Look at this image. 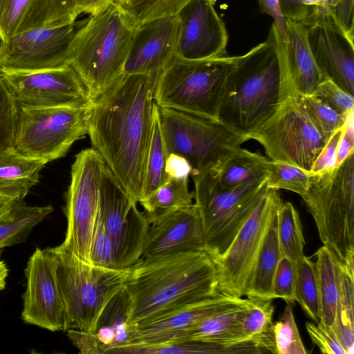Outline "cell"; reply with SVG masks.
<instances>
[{
    "instance_id": "obj_1",
    "label": "cell",
    "mask_w": 354,
    "mask_h": 354,
    "mask_svg": "<svg viewBox=\"0 0 354 354\" xmlns=\"http://www.w3.org/2000/svg\"><path fill=\"white\" fill-rule=\"evenodd\" d=\"M158 75L122 73L89 109L92 148L136 203L142 194Z\"/></svg>"
},
{
    "instance_id": "obj_2",
    "label": "cell",
    "mask_w": 354,
    "mask_h": 354,
    "mask_svg": "<svg viewBox=\"0 0 354 354\" xmlns=\"http://www.w3.org/2000/svg\"><path fill=\"white\" fill-rule=\"evenodd\" d=\"M283 41L273 22L264 41L235 56L227 75L217 120L245 139L297 95Z\"/></svg>"
},
{
    "instance_id": "obj_3",
    "label": "cell",
    "mask_w": 354,
    "mask_h": 354,
    "mask_svg": "<svg viewBox=\"0 0 354 354\" xmlns=\"http://www.w3.org/2000/svg\"><path fill=\"white\" fill-rule=\"evenodd\" d=\"M124 287L131 326L220 292L216 266L204 250L141 257L129 268Z\"/></svg>"
},
{
    "instance_id": "obj_4",
    "label": "cell",
    "mask_w": 354,
    "mask_h": 354,
    "mask_svg": "<svg viewBox=\"0 0 354 354\" xmlns=\"http://www.w3.org/2000/svg\"><path fill=\"white\" fill-rule=\"evenodd\" d=\"M133 30L113 1L86 18L77 31L70 46L68 66L92 100L122 75Z\"/></svg>"
},
{
    "instance_id": "obj_5",
    "label": "cell",
    "mask_w": 354,
    "mask_h": 354,
    "mask_svg": "<svg viewBox=\"0 0 354 354\" xmlns=\"http://www.w3.org/2000/svg\"><path fill=\"white\" fill-rule=\"evenodd\" d=\"M324 245L342 263L354 266V157L318 174H311L302 198Z\"/></svg>"
},
{
    "instance_id": "obj_6",
    "label": "cell",
    "mask_w": 354,
    "mask_h": 354,
    "mask_svg": "<svg viewBox=\"0 0 354 354\" xmlns=\"http://www.w3.org/2000/svg\"><path fill=\"white\" fill-rule=\"evenodd\" d=\"M234 57L188 60L175 55L159 74L153 91L158 106L217 120Z\"/></svg>"
},
{
    "instance_id": "obj_7",
    "label": "cell",
    "mask_w": 354,
    "mask_h": 354,
    "mask_svg": "<svg viewBox=\"0 0 354 354\" xmlns=\"http://www.w3.org/2000/svg\"><path fill=\"white\" fill-rule=\"evenodd\" d=\"M70 328L93 332L111 298L124 286L127 269L99 267L58 245L50 248Z\"/></svg>"
},
{
    "instance_id": "obj_8",
    "label": "cell",
    "mask_w": 354,
    "mask_h": 354,
    "mask_svg": "<svg viewBox=\"0 0 354 354\" xmlns=\"http://www.w3.org/2000/svg\"><path fill=\"white\" fill-rule=\"evenodd\" d=\"M158 109L168 155L187 160L192 174L209 170L247 141L218 120L165 107Z\"/></svg>"
},
{
    "instance_id": "obj_9",
    "label": "cell",
    "mask_w": 354,
    "mask_h": 354,
    "mask_svg": "<svg viewBox=\"0 0 354 354\" xmlns=\"http://www.w3.org/2000/svg\"><path fill=\"white\" fill-rule=\"evenodd\" d=\"M90 106H19L14 147L47 163L64 157L77 140L88 134Z\"/></svg>"
},
{
    "instance_id": "obj_10",
    "label": "cell",
    "mask_w": 354,
    "mask_h": 354,
    "mask_svg": "<svg viewBox=\"0 0 354 354\" xmlns=\"http://www.w3.org/2000/svg\"><path fill=\"white\" fill-rule=\"evenodd\" d=\"M191 177L194 204L203 223L204 250L214 259L226 250L268 190L266 178L233 189L217 190Z\"/></svg>"
},
{
    "instance_id": "obj_11",
    "label": "cell",
    "mask_w": 354,
    "mask_h": 354,
    "mask_svg": "<svg viewBox=\"0 0 354 354\" xmlns=\"http://www.w3.org/2000/svg\"><path fill=\"white\" fill-rule=\"evenodd\" d=\"M246 140L258 142L271 160L308 172L326 144L297 95L288 99L272 118L248 135Z\"/></svg>"
},
{
    "instance_id": "obj_12",
    "label": "cell",
    "mask_w": 354,
    "mask_h": 354,
    "mask_svg": "<svg viewBox=\"0 0 354 354\" xmlns=\"http://www.w3.org/2000/svg\"><path fill=\"white\" fill-rule=\"evenodd\" d=\"M105 167L103 158L93 148L82 150L76 154L71 166V181L66 193L67 228L59 245L87 262Z\"/></svg>"
},
{
    "instance_id": "obj_13",
    "label": "cell",
    "mask_w": 354,
    "mask_h": 354,
    "mask_svg": "<svg viewBox=\"0 0 354 354\" xmlns=\"http://www.w3.org/2000/svg\"><path fill=\"white\" fill-rule=\"evenodd\" d=\"M281 201L278 190L268 189L226 250L212 259L220 292L245 296L268 225Z\"/></svg>"
},
{
    "instance_id": "obj_14",
    "label": "cell",
    "mask_w": 354,
    "mask_h": 354,
    "mask_svg": "<svg viewBox=\"0 0 354 354\" xmlns=\"http://www.w3.org/2000/svg\"><path fill=\"white\" fill-rule=\"evenodd\" d=\"M137 203L106 165L100 187L99 213L113 245L117 269L132 267L142 256L149 223Z\"/></svg>"
},
{
    "instance_id": "obj_15",
    "label": "cell",
    "mask_w": 354,
    "mask_h": 354,
    "mask_svg": "<svg viewBox=\"0 0 354 354\" xmlns=\"http://www.w3.org/2000/svg\"><path fill=\"white\" fill-rule=\"evenodd\" d=\"M299 23L322 74L354 96V35L344 30L336 9L312 7L309 16Z\"/></svg>"
},
{
    "instance_id": "obj_16",
    "label": "cell",
    "mask_w": 354,
    "mask_h": 354,
    "mask_svg": "<svg viewBox=\"0 0 354 354\" xmlns=\"http://www.w3.org/2000/svg\"><path fill=\"white\" fill-rule=\"evenodd\" d=\"M0 75L21 106L80 107L92 102L85 86L68 65L34 71L0 68Z\"/></svg>"
},
{
    "instance_id": "obj_17",
    "label": "cell",
    "mask_w": 354,
    "mask_h": 354,
    "mask_svg": "<svg viewBox=\"0 0 354 354\" xmlns=\"http://www.w3.org/2000/svg\"><path fill=\"white\" fill-rule=\"evenodd\" d=\"M85 21L33 29L0 40V68L34 71L68 65L71 42Z\"/></svg>"
},
{
    "instance_id": "obj_18",
    "label": "cell",
    "mask_w": 354,
    "mask_h": 354,
    "mask_svg": "<svg viewBox=\"0 0 354 354\" xmlns=\"http://www.w3.org/2000/svg\"><path fill=\"white\" fill-rule=\"evenodd\" d=\"M21 317L25 323L52 332H66L69 320L50 248H37L26 269Z\"/></svg>"
},
{
    "instance_id": "obj_19",
    "label": "cell",
    "mask_w": 354,
    "mask_h": 354,
    "mask_svg": "<svg viewBox=\"0 0 354 354\" xmlns=\"http://www.w3.org/2000/svg\"><path fill=\"white\" fill-rule=\"evenodd\" d=\"M216 1L191 0L177 14L176 56L188 60L225 56L228 34L214 8Z\"/></svg>"
},
{
    "instance_id": "obj_20",
    "label": "cell",
    "mask_w": 354,
    "mask_h": 354,
    "mask_svg": "<svg viewBox=\"0 0 354 354\" xmlns=\"http://www.w3.org/2000/svg\"><path fill=\"white\" fill-rule=\"evenodd\" d=\"M204 248L203 223L199 210L193 203L150 223L141 257L202 251Z\"/></svg>"
},
{
    "instance_id": "obj_21",
    "label": "cell",
    "mask_w": 354,
    "mask_h": 354,
    "mask_svg": "<svg viewBox=\"0 0 354 354\" xmlns=\"http://www.w3.org/2000/svg\"><path fill=\"white\" fill-rule=\"evenodd\" d=\"M248 301V299L219 292L133 326L129 344L158 343L172 339L205 319L242 306Z\"/></svg>"
},
{
    "instance_id": "obj_22",
    "label": "cell",
    "mask_w": 354,
    "mask_h": 354,
    "mask_svg": "<svg viewBox=\"0 0 354 354\" xmlns=\"http://www.w3.org/2000/svg\"><path fill=\"white\" fill-rule=\"evenodd\" d=\"M178 27L174 16L135 28L123 73L159 75L176 55Z\"/></svg>"
},
{
    "instance_id": "obj_23",
    "label": "cell",
    "mask_w": 354,
    "mask_h": 354,
    "mask_svg": "<svg viewBox=\"0 0 354 354\" xmlns=\"http://www.w3.org/2000/svg\"><path fill=\"white\" fill-rule=\"evenodd\" d=\"M79 15L76 0H0V40L72 24Z\"/></svg>"
},
{
    "instance_id": "obj_24",
    "label": "cell",
    "mask_w": 354,
    "mask_h": 354,
    "mask_svg": "<svg viewBox=\"0 0 354 354\" xmlns=\"http://www.w3.org/2000/svg\"><path fill=\"white\" fill-rule=\"evenodd\" d=\"M268 161L261 154L240 147L209 170L190 176L212 189L227 190L266 178Z\"/></svg>"
},
{
    "instance_id": "obj_25",
    "label": "cell",
    "mask_w": 354,
    "mask_h": 354,
    "mask_svg": "<svg viewBox=\"0 0 354 354\" xmlns=\"http://www.w3.org/2000/svg\"><path fill=\"white\" fill-rule=\"evenodd\" d=\"M287 41H283L287 64L296 94L312 95L317 86L326 79L318 68L310 51L302 24L284 19Z\"/></svg>"
},
{
    "instance_id": "obj_26",
    "label": "cell",
    "mask_w": 354,
    "mask_h": 354,
    "mask_svg": "<svg viewBox=\"0 0 354 354\" xmlns=\"http://www.w3.org/2000/svg\"><path fill=\"white\" fill-rule=\"evenodd\" d=\"M47 162L26 156L15 147L0 151V197L23 201L39 179Z\"/></svg>"
},
{
    "instance_id": "obj_27",
    "label": "cell",
    "mask_w": 354,
    "mask_h": 354,
    "mask_svg": "<svg viewBox=\"0 0 354 354\" xmlns=\"http://www.w3.org/2000/svg\"><path fill=\"white\" fill-rule=\"evenodd\" d=\"M131 301L124 285L108 301L95 327L102 354L129 344Z\"/></svg>"
},
{
    "instance_id": "obj_28",
    "label": "cell",
    "mask_w": 354,
    "mask_h": 354,
    "mask_svg": "<svg viewBox=\"0 0 354 354\" xmlns=\"http://www.w3.org/2000/svg\"><path fill=\"white\" fill-rule=\"evenodd\" d=\"M281 257L277 235V209L271 217L256 258L245 295L247 299H273L272 279Z\"/></svg>"
},
{
    "instance_id": "obj_29",
    "label": "cell",
    "mask_w": 354,
    "mask_h": 354,
    "mask_svg": "<svg viewBox=\"0 0 354 354\" xmlns=\"http://www.w3.org/2000/svg\"><path fill=\"white\" fill-rule=\"evenodd\" d=\"M315 254L320 301L319 322L332 327L339 293L342 263L330 249L324 245Z\"/></svg>"
},
{
    "instance_id": "obj_30",
    "label": "cell",
    "mask_w": 354,
    "mask_h": 354,
    "mask_svg": "<svg viewBox=\"0 0 354 354\" xmlns=\"http://www.w3.org/2000/svg\"><path fill=\"white\" fill-rule=\"evenodd\" d=\"M194 199V192L189 189V177H169L162 185L138 203L150 224L165 214L192 205Z\"/></svg>"
},
{
    "instance_id": "obj_31",
    "label": "cell",
    "mask_w": 354,
    "mask_h": 354,
    "mask_svg": "<svg viewBox=\"0 0 354 354\" xmlns=\"http://www.w3.org/2000/svg\"><path fill=\"white\" fill-rule=\"evenodd\" d=\"M53 211L51 205L30 206L16 201L11 210L0 217V252L24 242L33 230Z\"/></svg>"
},
{
    "instance_id": "obj_32",
    "label": "cell",
    "mask_w": 354,
    "mask_h": 354,
    "mask_svg": "<svg viewBox=\"0 0 354 354\" xmlns=\"http://www.w3.org/2000/svg\"><path fill=\"white\" fill-rule=\"evenodd\" d=\"M229 344L170 339L158 343H134L109 351L106 354H223L232 353Z\"/></svg>"
},
{
    "instance_id": "obj_33",
    "label": "cell",
    "mask_w": 354,
    "mask_h": 354,
    "mask_svg": "<svg viewBox=\"0 0 354 354\" xmlns=\"http://www.w3.org/2000/svg\"><path fill=\"white\" fill-rule=\"evenodd\" d=\"M332 328L346 354L354 347V266L342 263L339 293Z\"/></svg>"
},
{
    "instance_id": "obj_34",
    "label": "cell",
    "mask_w": 354,
    "mask_h": 354,
    "mask_svg": "<svg viewBox=\"0 0 354 354\" xmlns=\"http://www.w3.org/2000/svg\"><path fill=\"white\" fill-rule=\"evenodd\" d=\"M274 311L272 299L253 300L239 322L221 343L236 344L263 339L272 323Z\"/></svg>"
},
{
    "instance_id": "obj_35",
    "label": "cell",
    "mask_w": 354,
    "mask_h": 354,
    "mask_svg": "<svg viewBox=\"0 0 354 354\" xmlns=\"http://www.w3.org/2000/svg\"><path fill=\"white\" fill-rule=\"evenodd\" d=\"M167 156L160 126L158 106L155 102L152 131L147 155L142 194L140 199L151 194L167 180L165 171Z\"/></svg>"
},
{
    "instance_id": "obj_36",
    "label": "cell",
    "mask_w": 354,
    "mask_h": 354,
    "mask_svg": "<svg viewBox=\"0 0 354 354\" xmlns=\"http://www.w3.org/2000/svg\"><path fill=\"white\" fill-rule=\"evenodd\" d=\"M277 235L281 256L295 264L305 255L302 224L297 209L290 202H283L277 209Z\"/></svg>"
},
{
    "instance_id": "obj_37",
    "label": "cell",
    "mask_w": 354,
    "mask_h": 354,
    "mask_svg": "<svg viewBox=\"0 0 354 354\" xmlns=\"http://www.w3.org/2000/svg\"><path fill=\"white\" fill-rule=\"evenodd\" d=\"M253 300L243 305L209 317L172 339H186L221 343L242 317Z\"/></svg>"
},
{
    "instance_id": "obj_38",
    "label": "cell",
    "mask_w": 354,
    "mask_h": 354,
    "mask_svg": "<svg viewBox=\"0 0 354 354\" xmlns=\"http://www.w3.org/2000/svg\"><path fill=\"white\" fill-rule=\"evenodd\" d=\"M191 0H115L135 28L155 19L176 16Z\"/></svg>"
},
{
    "instance_id": "obj_39",
    "label": "cell",
    "mask_w": 354,
    "mask_h": 354,
    "mask_svg": "<svg viewBox=\"0 0 354 354\" xmlns=\"http://www.w3.org/2000/svg\"><path fill=\"white\" fill-rule=\"evenodd\" d=\"M295 297L307 316L318 322L320 301L317 270L315 261L306 256L296 263Z\"/></svg>"
},
{
    "instance_id": "obj_40",
    "label": "cell",
    "mask_w": 354,
    "mask_h": 354,
    "mask_svg": "<svg viewBox=\"0 0 354 354\" xmlns=\"http://www.w3.org/2000/svg\"><path fill=\"white\" fill-rule=\"evenodd\" d=\"M271 353L306 354L291 306L288 304L279 319L268 332Z\"/></svg>"
},
{
    "instance_id": "obj_41",
    "label": "cell",
    "mask_w": 354,
    "mask_h": 354,
    "mask_svg": "<svg viewBox=\"0 0 354 354\" xmlns=\"http://www.w3.org/2000/svg\"><path fill=\"white\" fill-rule=\"evenodd\" d=\"M310 177L311 173L294 165L271 160L267 162L268 189L290 191L303 198L308 191Z\"/></svg>"
},
{
    "instance_id": "obj_42",
    "label": "cell",
    "mask_w": 354,
    "mask_h": 354,
    "mask_svg": "<svg viewBox=\"0 0 354 354\" xmlns=\"http://www.w3.org/2000/svg\"><path fill=\"white\" fill-rule=\"evenodd\" d=\"M299 98L310 120L326 142L344 126L349 115L339 114L313 95L299 96Z\"/></svg>"
},
{
    "instance_id": "obj_43",
    "label": "cell",
    "mask_w": 354,
    "mask_h": 354,
    "mask_svg": "<svg viewBox=\"0 0 354 354\" xmlns=\"http://www.w3.org/2000/svg\"><path fill=\"white\" fill-rule=\"evenodd\" d=\"M19 106L0 75V151L14 147Z\"/></svg>"
},
{
    "instance_id": "obj_44",
    "label": "cell",
    "mask_w": 354,
    "mask_h": 354,
    "mask_svg": "<svg viewBox=\"0 0 354 354\" xmlns=\"http://www.w3.org/2000/svg\"><path fill=\"white\" fill-rule=\"evenodd\" d=\"M89 262L99 267L117 269L113 245L104 225L99 209L91 243Z\"/></svg>"
},
{
    "instance_id": "obj_45",
    "label": "cell",
    "mask_w": 354,
    "mask_h": 354,
    "mask_svg": "<svg viewBox=\"0 0 354 354\" xmlns=\"http://www.w3.org/2000/svg\"><path fill=\"white\" fill-rule=\"evenodd\" d=\"M295 283L296 264L281 256L272 279V299H281L289 304L296 301Z\"/></svg>"
},
{
    "instance_id": "obj_46",
    "label": "cell",
    "mask_w": 354,
    "mask_h": 354,
    "mask_svg": "<svg viewBox=\"0 0 354 354\" xmlns=\"http://www.w3.org/2000/svg\"><path fill=\"white\" fill-rule=\"evenodd\" d=\"M312 95L342 115L347 117L353 111V96L329 79L320 82Z\"/></svg>"
},
{
    "instance_id": "obj_47",
    "label": "cell",
    "mask_w": 354,
    "mask_h": 354,
    "mask_svg": "<svg viewBox=\"0 0 354 354\" xmlns=\"http://www.w3.org/2000/svg\"><path fill=\"white\" fill-rule=\"evenodd\" d=\"M306 328L313 343L322 353L346 354V351L332 327L324 325L320 322H306Z\"/></svg>"
},
{
    "instance_id": "obj_48",
    "label": "cell",
    "mask_w": 354,
    "mask_h": 354,
    "mask_svg": "<svg viewBox=\"0 0 354 354\" xmlns=\"http://www.w3.org/2000/svg\"><path fill=\"white\" fill-rule=\"evenodd\" d=\"M342 133V127L337 129L326 142L310 173H321L335 166L337 146Z\"/></svg>"
},
{
    "instance_id": "obj_49",
    "label": "cell",
    "mask_w": 354,
    "mask_h": 354,
    "mask_svg": "<svg viewBox=\"0 0 354 354\" xmlns=\"http://www.w3.org/2000/svg\"><path fill=\"white\" fill-rule=\"evenodd\" d=\"M67 335L82 354H102L100 345L95 333L91 331L69 328Z\"/></svg>"
},
{
    "instance_id": "obj_50",
    "label": "cell",
    "mask_w": 354,
    "mask_h": 354,
    "mask_svg": "<svg viewBox=\"0 0 354 354\" xmlns=\"http://www.w3.org/2000/svg\"><path fill=\"white\" fill-rule=\"evenodd\" d=\"M353 112H352L342 127V133L337 146L335 165L340 164L347 156L353 153Z\"/></svg>"
},
{
    "instance_id": "obj_51",
    "label": "cell",
    "mask_w": 354,
    "mask_h": 354,
    "mask_svg": "<svg viewBox=\"0 0 354 354\" xmlns=\"http://www.w3.org/2000/svg\"><path fill=\"white\" fill-rule=\"evenodd\" d=\"M281 12L284 19L301 22L307 18L312 7L306 6L303 0H279Z\"/></svg>"
},
{
    "instance_id": "obj_52",
    "label": "cell",
    "mask_w": 354,
    "mask_h": 354,
    "mask_svg": "<svg viewBox=\"0 0 354 354\" xmlns=\"http://www.w3.org/2000/svg\"><path fill=\"white\" fill-rule=\"evenodd\" d=\"M165 171L169 177H189L192 171L189 163L180 156L169 154L165 165Z\"/></svg>"
},
{
    "instance_id": "obj_53",
    "label": "cell",
    "mask_w": 354,
    "mask_h": 354,
    "mask_svg": "<svg viewBox=\"0 0 354 354\" xmlns=\"http://www.w3.org/2000/svg\"><path fill=\"white\" fill-rule=\"evenodd\" d=\"M261 12L266 13L274 19L284 41H287L284 18L281 12L279 0H258Z\"/></svg>"
},
{
    "instance_id": "obj_54",
    "label": "cell",
    "mask_w": 354,
    "mask_h": 354,
    "mask_svg": "<svg viewBox=\"0 0 354 354\" xmlns=\"http://www.w3.org/2000/svg\"><path fill=\"white\" fill-rule=\"evenodd\" d=\"M336 14L344 30L354 35V0H339Z\"/></svg>"
},
{
    "instance_id": "obj_55",
    "label": "cell",
    "mask_w": 354,
    "mask_h": 354,
    "mask_svg": "<svg viewBox=\"0 0 354 354\" xmlns=\"http://www.w3.org/2000/svg\"><path fill=\"white\" fill-rule=\"evenodd\" d=\"M115 0H76L79 15L82 13L93 15L104 8Z\"/></svg>"
},
{
    "instance_id": "obj_56",
    "label": "cell",
    "mask_w": 354,
    "mask_h": 354,
    "mask_svg": "<svg viewBox=\"0 0 354 354\" xmlns=\"http://www.w3.org/2000/svg\"><path fill=\"white\" fill-rule=\"evenodd\" d=\"M15 202L16 201L0 197V217L8 213L12 208Z\"/></svg>"
},
{
    "instance_id": "obj_57",
    "label": "cell",
    "mask_w": 354,
    "mask_h": 354,
    "mask_svg": "<svg viewBox=\"0 0 354 354\" xmlns=\"http://www.w3.org/2000/svg\"><path fill=\"white\" fill-rule=\"evenodd\" d=\"M303 2L306 6L308 7H330L328 6V0H303Z\"/></svg>"
},
{
    "instance_id": "obj_58",
    "label": "cell",
    "mask_w": 354,
    "mask_h": 354,
    "mask_svg": "<svg viewBox=\"0 0 354 354\" xmlns=\"http://www.w3.org/2000/svg\"><path fill=\"white\" fill-rule=\"evenodd\" d=\"M8 270L5 263L0 260V279H6Z\"/></svg>"
},
{
    "instance_id": "obj_59",
    "label": "cell",
    "mask_w": 354,
    "mask_h": 354,
    "mask_svg": "<svg viewBox=\"0 0 354 354\" xmlns=\"http://www.w3.org/2000/svg\"><path fill=\"white\" fill-rule=\"evenodd\" d=\"M6 279H0V292L4 289L5 286H6Z\"/></svg>"
}]
</instances>
